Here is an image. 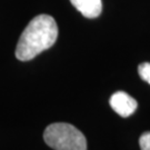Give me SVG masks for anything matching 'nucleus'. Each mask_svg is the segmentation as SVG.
<instances>
[{
	"mask_svg": "<svg viewBox=\"0 0 150 150\" xmlns=\"http://www.w3.org/2000/svg\"><path fill=\"white\" fill-rule=\"evenodd\" d=\"M58 38V26L49 15H39L22 31L16 48V57L20 61H29L51 48Z\"/></svg>",
	"mask_w": 150,
	"mask_h": 150,
	"instance_id": "nucleus-1",
	"label": "nucleus"
},
{
	"mask_svg": "<svg viewBox=\"0 0 150 150\" xmlns=\"http://www.w3.org/2000/svg\"><path fill=\"white\" fill-rule=\"evenodd\" d=\"M109 103L116 112L122 118H128L138 107L137 100L125 91H117L110 97Z\"/></svg>",
	"mask_w": 150,
	"mask_h": 150,
	"instance_id": "nucleus-3",
	"label": "nucleus"
},
{
	"mask_svg": "<svg viewBox=\"0 0 150 150\" xmlns=\"http://www.w3.org/2000/svg\"><path fill=\"white\" fill-rule=\"evenodd\" d=\"M138 72L139 76L141 77L142 80L148 82L150 85V64L149 62H144V64H139L138 67Z\"/></svg>",
	"mask_w": 150,
	"mask_h": 150,
	"instance_id": "nucleus-5",
	"label": "nucleus"
},
{
	"mask_svg": "<svg viewBox=\"0 0 150 150\" xmlns=\"http://www.w3.org/2000/svg\"><path fill=\"white\" fill-rule=\"evenodd\" d=\"M70 2L86 18H97L102 11L101 0H70Z\"/></svg>",
	"mask_w": 150,
	"mask_h": 150,
	"instance_id": "nucleus-4",
	"label": "nucleus"
},
{
	"mask_svg": "<svg viewBox=\"0 0 150 150\" xmlns=\"http://www.w3.org/2000/svg\"><path fill=\"white\" fill-rule=\"evenodd\" d=\"M139 145L141 150H150V131L144 132L140 136Z\"/></svg>",
	"mask_w": 150,
	"mask_h": 150,
	"instance_id": "nucleus-6",
	"label": "nucleus"
},
{
	"mask_svg": "<svg viewBox=\"0 0 150 150\" xmlns=\"http://www.w3.org/2000/svg\"><path fill=\"white\" fill-rule=\"evenodd\" d=\"M43 140L54 150H87L86 137L70 123L49 125L45 129Z\"/></svg>",
	"mask_w": 150,
	"mask_h": 150,
	"instance_id": "nucleus-2",
	"label": "nucleus"
}]
</instances>
